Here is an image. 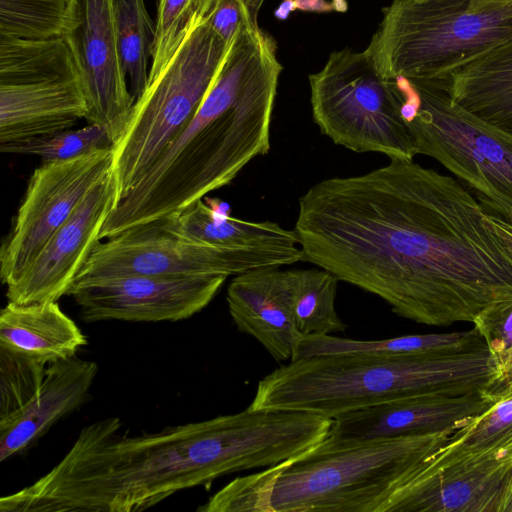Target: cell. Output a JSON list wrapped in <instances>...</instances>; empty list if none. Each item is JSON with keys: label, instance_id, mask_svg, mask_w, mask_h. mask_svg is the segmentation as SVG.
Listing matches in <instances>:
<instances>
[{"label": "cell", "instance_id": "33", "mask_svg": "<svg viewBox=\"0 0 512 512\" xmlns=\"http://www.w3.org/2000/svg\"><path fill=\"white\" fill-rule=\"evenodd\" d=\"M498 374L492 384L488 387L494 394L500 391L507 385L512 384V347L509 348L498 360Z\"/></svg>", "mask_w": 512, "mask_h": 512}, {"label": "cell", "instance_id": "15", "mask_svg": "<svg viewBox=\"0 0 512 512\" xmlns=\"http://www.w3.org/2000/svg\"><path fill=\"white\" fill-rule=\"evenodd\" d=\"M499 395L487 388L442 390L407 396L332 418L314 452H327L364 441L435 433L458 428L491 407Z\"/></svg>", "mask_w": 512, "mask_h": 512}, {"label": "cell", "instance_id": "21", "mask_svg": "<svg viewBox=\"0 0 512 512\" xmlns=\"http://www.w3.org/2000/svg\"><path fill=\"white\" fill-rule=\"evenodd\" d=\"M86 344L76 323L57 301H8L0 313V346L26 353L44 364L74 357Z\"/></svg>", "mask_w": 512, "mask_h": 512}, {"label": "cell", "instance_id": "6", "mask_svg": "<svg viewBox=\"0 0 512 512\" xmlns=\"http://www.w3.org/2000/svg\"><path fill=\"white\" fill-rule=\"evenodd\" d=\"M512 39V2L394 0L364 50L385 78L447 80Z\"/></svg>", "mask_w": 512, "mask_h": 512}, {"label": "cell", "instance_id": "36", "mask_svg": "<svg viewBox=\"0 0 512 512\" xmlns=\"http://www.w3.org/2000/svg\"><path fill=\"white\" fill-rule=\"evenodd\" d=\"M500 1L512 2V0H500Z\"/></svg>", "mask_w": 512, "mask_h": 512}, {"label": "cell", "instance_id": "3", "mask_svg": "<svg viewBox=\"0 0 512 512\" xmlns=\"http://www.w3.org/2000/svg\"><path fill=\"white\" fill-rule=\"evenodd\" d=\"M282 69L273 37L241 27L205 97L209 121L159 176L137 183L118 202L105 230L115 235L189 206L267 154Z\"/></svg>", "mask_w": 512, "mask_h": 512}, {"label": "cell", "instance_id": "13", "mask_svg": "<svg viewBox=\"0 0 512 512\" xmlns=\"http://www.w3.org/2000/svg\"><path fill=\"white\" fill-rule=\"evenodd\" d=\"M115 0H68L61 38L74 59L87 103L85 120L108 127L116 141L135 98L122 68Z\"/></svg>", "mask_w": 512, "mask_h": 512}, {"label": "cell", "instance_id": "8", "mask_svg": "<svg viewBox=\"0 0 512 512\" xmlns=\"http://www.w3.org/2000/svg\"><path fill=\"white\" fill-rule=\"evenodd\" d=\"M309 84L313 120L336 145L390 160L417 155L403 115L401 79L383 77L364 51H334L320 71L309 75Z\"/></svg>", "mask_w": 512, "mask_h": 512}, {"label": "cell", "instance_id": "23", "mask_svg": "<svg viewBox=\"0 0 512 512\" xmlns=\"http://www.w3.org/2000/svg\"><path fill=\"white\" fill-rule=\"evenodd\" d=\"M485 346L475 327L460 332L413 334L380 340H355L331 334L307 335L299 340L290 361L329 354L442 357L478 350Z\"/></svg>", "mask_w": 512, "mask_h": 512}, {"label": "cell", "instance_id": "7", "mask_svg": "<svg viewBox=\"0 0 512 512\" xmlns=\"http://www.w3.org/2000/svg\"><path fill=\"white\" fill-rule=\"evenodd\" d=\"M229 47L204 19L135 100L124 131L112 147L111 172L118 202L192 120Z\"/></svg>", "mask_w": 512, "mask_h": 512}, {"label": "cell", "instance_id": "22", "mask_svg": "<svg viewBox=\"0 0 512 512\" xmlns=\"http://www.w3.org/2000/svg\"><path fill=\"white\" fill-rule=\"evenodd\" d=\"M443 82L453 103L512 134V39Z\"/></svg>", "mask_w": 512, "mask_h": 512}, {"label": "cell", "instance_id": "1", "mask_svg": "<svg viewBox=\"0 0 512 512\" xmlns=\"http://www.w3.org/2000/svg\"><path fill=\"white\" fill-rule=\"evenodd\" d=\"M294 231L304 261L416 323L472 322L512 299V221L413 160L312 185Z\"/></svg>", "mask_w": 512, "mask_h": 512}, {"label": "cell", "instance_id": "27", "mask_svg": "<svg viewBox=\"0 0 512 512\" xmlns=\"http://www.w3.org/2000/svg\"><path fill=\"white\" fill-rule=\"evenodd\" d=\"M204 0H157L155 39L148 83L167 66L182 43L205 18Z\"/></svg>", "mask_w": 512, "mask_h": 512}, {"label": "cell", "instance_id": "11", "mask_svg": "<svg viewBox=\"0 0 512 512\" xmlns=\"http://www.w3.org/2000/svg\"><path fill=\"white\" fill-rule=\"evenodd\" d=\"M112 148L42 162L31 175L13 227L0 250V276L16 281L85 196L111 171Z\"/></svg>", "mask_w": 512, "mask_h": 512}, {"label": "cell", "instance_id": "20", "mask_svg": "<svg viewBox=\"0 0 512 512\" xmlns=\"http://www.w3.org/2000/svg\"><path fill=\"white\" fill-rule=\"evenodd\" d=\"M511 460L460 462L415 485L395 512H499Z\"/></svg>", "mask_w": 512, "mask_h": 512}, {"label": "cell", "instance_id": "5", "mask_svg": "<svg viewBox=\"0 0 512 512\" xmlns=\"http://www.w3.org/2000/svg\"><path fill=\"white\" fill-rule=\"evenodd\" d=\"M458 428L312 450L268 467L263 512H395L422 462Z\"/></svg>", "mask_w": 512, "mask_h": 512}, {"label": "cell", "instance_id": "24", "mask_svg": "<svg viewBox=\"0 0 512 512\" xmlns=\"http://www.w3.org/2000/svg\"><path fill=\"white\" fill-rule=\"evenodd\" d=\"M499 394L491 407L468 419L423 461L411 489L432 473L512 441V384Z\"/></svg>", "mask_w": 512, "mask_h": 512}, {"label": "cell", "instance_id": "31", "mask_svg": "<svg viewBox=\"0 0 512 512\" xmlns=\"http://www.w3.org/2000/svg\"><path fill=\"white\" fill-rule=\"evenodd\" d=\"M472 323L496 360L512 347V299L485 308Z\"/></svg>", "mask_w": 512, "mask_h": 512}, {"label": "cell", "instance_id": "30", "mask_svg": "<svg viewBox=\"0 0 512 512\" xmlns=\"http://www.w3.org/2000/svg\"><path fill=\"white\" fill-rule=\"evenodd\" d=\"M45 366L26 353L0 346V419L36 397L45 378Z\"/></svg>", "mask_w": 512, "mask_h": 512}, {"label": "cell", "instance_id": "26", "mask_svg": "<svg viewBox=\"0 0 512 512\" xmlns=\"http://www.w3.org/2000/svg\"><path fill=\"white\" fill-rule=\"evenodd\" d=\"M115 22L122 68L130 81L135 100L143 93L149 78L148 61L152 57L155 22L144 0H115Z\"/></svg>", "mask_w": 512, "mask_h": 512}, {"label": "cell", "instance_id": "17", "mask_svg": "<svg viewBox=\"0 0 512 512\" xmlns=\"http://www.w3.org/2000/svg\"><path fill=\"white\" fill-rule=\"evenodd\" d=\"M217 199L197 200L161 218L163 226L187 238L236 252L255 269L304 261L296 232L273 221L234 218Z\"/></svg>", "mask_w": 512, "mask_h": 512}, {"label": "cell", "instance_id": "4", "mask_svg": "<svg viewBox=\"0 0 512 512\" xmlns=\"http://www.w3.org/2000/svg\"><path fill=\"white\" fill-rule=\"evenodd\" d=\"M498 369L487 345L442 357L315 355L292 360L266 375L249 407L334 418L427 392L487 388Z\"/></svg>", "mask_w": 512, "mask_h": 512}, {"label": "cell", "instance_id": "14", "mask_svg": "<svg viewBox=\"0 0 512 512\" xmlns=\"http://www.w3.org/2000/svg\"><path fill=\"white\" fill-rule=\"evenodd\" d=\"M227 277L121 275L76 280L68 295L87 323L179 321L204 309Z\"/></svg>", "mask_w": 512, "mask_h": 512}, {"label": "cell", "instance_id": "19", "mask_svg": "<svg viewBox=\"0 0 512 512\" xmlns=\"http://www.w3.org/2000/svg\"><path fill=\"white\" fill-rule=\"evenodd\" d=\"M98 365L76 356L49 365L36 397L0 419V461L23 453L88 400Z\"/></svg>", "mask_w": 512, "mask_h": 512}, {"label": "cell", "instance_id": "2", "mask_svg": "<svg viewBox=\"0 0 512 512\" xmlns=\"http://www.w3.org/2000/svg\"><path fill=\"white\" fill-rule=\"evenodd\" d=\"M118 417L85 426L45 475L0 498L2 512H139L173 494L298 456L297 415L252 409L127 436Z\"/></svg>", "mask_w": 512, "mask_h": 512}, {"label": "cell", "instance_id": "16", "mask_svg": "<svg viewBox=\"0 0 512 512\" xmlns=\"http://www.w3.org/2000/svg\"><path fill=\"white\" fill-rule=\"evenodd\" d=\"M112 172L79 203L23 274L6 286L8 301L20 304L58 301L68 295L117 206Z\"/></svg>", "mask_w": 512, "mask_h": 512}, {"label": "cell", "instance_id": "28", "mask_svg": "<svg viewBox=\"0 0 512 512\" xmlns=\"http://www.w3.org/2000/svg\"><path fill=\"white\" fill-rule=\"evenodd\" d=\"M116 142L113 132L106 126L88 124L53 135L23 142L0 144L3 153L35 155L42 162L62 161L112 148Z\"/></svg>", "mask_w": 512, "mask_h": 512}, {"label": "cell", "instance_id": "12", "mask_svg": "<svg viewBox=\"0 0 512 512\" xmlns=\"http://www.w3.org/2000/svg\"><path fill=\"white\" fill-rule=\"evenodd\" d=\"M252 270L244 256L174 233L158 219L99 241L76 280L121 275L228 278Z\"/></svg>", "mask_w": 512, "mask_h": 512}, {"label": "cell", "instance_id": "32", "mask_svg": "<svg viewBox=\"0 0 512 512\" xmlns=\"http://www.w3.org/2000/svg\"><path fill=\"white\" fill-rule=\"evenodd\" d=\"M205 18L211 28L231 44L243 26L237 0H204Z\"/></svg>", "mask_w": 512, "mask_h": 512}, {"label": "cell", "instance_id": "25", "mask_svg": "<svg viewBox=\"0 0 512 512\" xmlns=\"http://www.w3.org/2000/svg\"><path fill=\"white\" fill-rule=\"evenodd\" d=\"M290 304L302 336L344 332L347 325L335 308L338 279L318 268L287 269Z\"/></svg>", "mask_w": 512, "mask_h": 512}, {"label": "cell", "instance_id": "18", "mask_svg": "<svg viewBox=\"0 0 512 512\" xmlns=\"http://www.w3.org/2000/svg\"><path fill=\"white\" fill-rule=\"evenodd\" d=\"M226 300L237 329L276 360H291L302 335L292 314L287 270L265 267L236 275Z\"/></svg>", "mask_w": 512, "mask_h": 512}, {"label": "cell", "instance_id": "35", "mask_svg": "<svg viewBox=\"0 0 512 512\" xmlns=\"http://www.w3.org/2000/svg\"><path fill=\"white\" fill-rule=\"evenodd\" d=\"M499 512H512V472L503 495Z\"/></svg>", "mask_w": 512, "mask_h": 512}, {"label": "cell", "instance_id": "10", "mask_svg": "<svg viewBox=\"0 0 512 512\" xmlns=\"http://www.w3.org/2000/svg\"><path fill=\"white\" fill-rule=\"evenodd\" d=\"M86 115L77 67L61 37L0 36V144L72 129Z\"/></svg>", "mask_w": 512, "mask_h": 512}, {"label": "cell", "instance_id": "29", "mask_svg": "<svg viewBox=\"0 0 512 512\" xmlns=\"http://www.w3.org/2000/svg\"><path fill=\"white\" fill-rule=\"evenodd\" d=\"M68 0H0V36L61 37Z\"/></svg>", "mask_w": 512, "mask_h": 512}, {"label": "cell", "instance_id": "34", "mask_svg": "<svg viewBox=\"0 0 512 512\" xmlns=\"http://www.w3.org/2000/svg\"><path fill=\"white\" fill-rule=\"evenodd\" d=\"M265 0H237L244 27L259 28L258 14Z\"/></svg>", "mask_w": 512, "mask_h": 512}, {"label": "cell", "instance_id": "9", "mask_svg": "<svg viewBox=\"0 0 512 512\" xmlns=\"http://www.w3.org/2000/svg\"><path fill=\"white\" fill-rule=\"evenodd\" d=\"M408 80L414 107L407 123L416 154L439 162L487 212L512 221V134L453 103L442 80Z\"/></svg>", "mask_w": 512, "mask_h": 512}]
</instances>
